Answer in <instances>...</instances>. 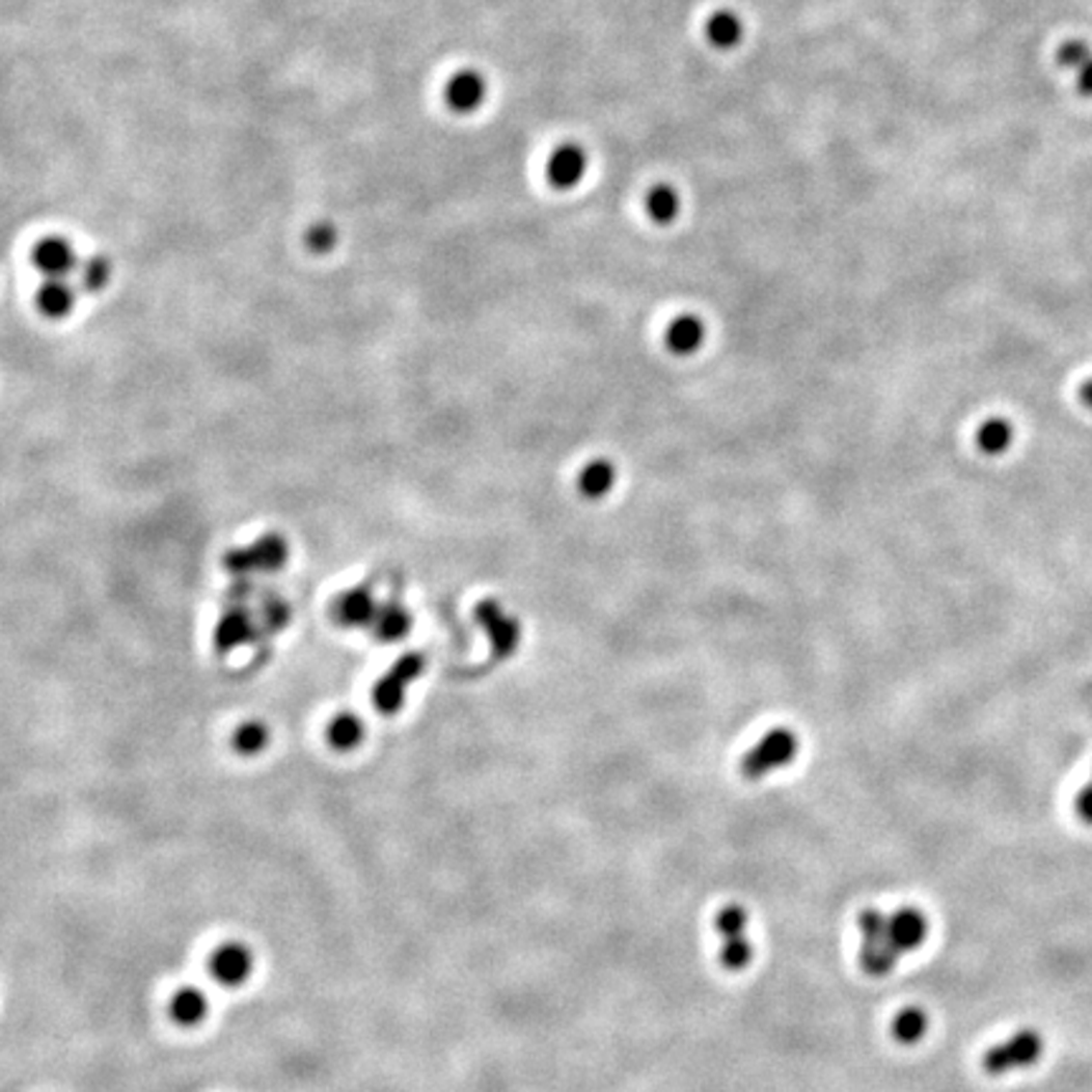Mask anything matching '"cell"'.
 I'll list each match as a JSON object with an SVG mask.
<instances>
[{
  "mask_svg": "<svg viewBox=\"0 0 1092 1092\" xmlns=\"http://www.w3.org/2000/svg\"><path fill=\"white\" fill-rule=\"evenodd\" d=\"M857 923L859 936H863V946H859V966H863V972L870 976L893 974L900 954L893 949L891 938H888V916L880 913L878 908H865Z\"/></svg>",
  "mask_w": 1092,
  "mask_h": 1092,
  "instance_id": "1",
  "label": "cell"
},
{
  "mask_svg": "<svg viewBox=\"0 0 1092 1092\" xmlns=\"http://www.w3.org/2000/svg\"><path fill=\"white\" fill-rule=\"evenodd\" d=\"M799 741L792 731L787 729H774L761 739L746 757L741 759V774L746 780H761V776L771 774L780 766L792 764L797 759Z\"/></svg>",
  "mask_w": 1092,
  "mask_h": 1092,
  "instance_id": "2",
  "label": "cell"
},
{
  "mask_svg": "<svg viewBox=\"0 0 1092 1092\" xmlns=\"http://www.w3.org/2000/svg\"><path fill=\"white\" fill-rule=\"evenodd\" d=\"M289 559V544L278 534H266L246 549H230L223 565L236 577H251L255 572H278Z\"/></svg>",
  "mask_w": 1092,
  "mask_h": 1092,
  "instance_id": "3",
  "label": "cell"
},
{
  "mask_svg": "<svg viewBox=\"0 0 1092 1092\" xmlns=\"http://www.w3.org/2000/svg\"><path fill=\"white\" fill-rule=\"evenodd\" d=\"M1044 1053V1039L1037 1030H1019L1014 1037H1009L1007 1042L989 1047L984 1053V1070L989 1074H1007L1019 1067L1037 1065L1039 1057Z\"/></svg>",
  "mask_w": 1092,
  "mask_h": 1092,
  "instance_id": "4",
  "label": "cell"
},
{
  "mask_svg": "<svg viewBox=\"0 0 1092 1092\" xmlns=\"http://www.w3.org/2000/svg\"><path fill=\"white\" fill-rule=\"evenodd\" d=\"M748 913L741 905H724L716 916V931L721 936V963L729 972H741L752 963L754 946L746 933Z\"/></svg>",
  "mask_w": 1092,
  "mask_h": 1092,
  "instance_id": "5",
  "label": "cell"
},
{
  "mask_svg": "<svg viewBox=\"0 0 1092 1092\" xmlns=\"http://www.w3.org/2000/svg\"><path fill=\"white\" fill-rule=\"evenodd\" d=\"M422 671H426V660H422V655H417V653L403 655V658H400L398 663L390 667V673H385V676H382L375 685V693H372V699H375L377 711L385 713V716H394V713L403 708L408 685L415 681Z\"/></svg>",
  "mask_w": 1092,
  "mask_h": 1092,
  "instance_id": "6",
  "label": "cell"
},
{
  "mask_svg": "<svg viewBox=\"0 0 1092 1092\" xmlns=\"http://www.w3.org/2000/svg\"><path fill=\"white\" fill-rule=\"evenodd\" d=\"M475 620H479V625L486 630L493 653H496L498 658H509L521 640L519 623H516L514 618H509L493 600L479 602V607H475Z\"/></svg>",
  "mask_w": 1092,
  "mask_h": 1092,
  "instance_id": "7",
  "label": "cell"
},
{
  "mask_svg": "<svg viewBox=\"0 0 1092 1092\" xmlns=\"http://www.w3.org/2000/svg\"><path fill=\"white\" fill-rule=\"evenodd\" d=\"M33 266L44 273L46 278H66L79 269L81 261L77 258L72 243L61 236H46L40 238L31 253Z\"/></svg>",
  "mask_w": 1092,
  "mask_h": 1092,
  "instance_id": "8",
  "label": "cell"
},
{
  "mask_svg": "<svg viewBox=\"0 0 1092 1092\" xmlns=\"http://www.w3.org/2000/svg\"><path fill=\"white\" fill-rule=\"evenodd\" d=\"M443 97L451 112L470 114L484 107L488 97V81L475 69H463V72L453 74L448 79Z\"/></svg>",
  "mask_w": 1092,
  "mask_h": 1092,
  "instance_id": "9",
  "label": "cell"
},
{
  "mask_svg": "<svg viewBox=\"0 0 1092 1092\" xmlns=\"http://www.w3.org/2000/svg\"><path fill=\"white\" fill-rule=\"evenodd\" d=\"M586 167H590V160L579 144H562L546 162V178L556 190H572L582 183Z\"/></svg>",
  "mask_w": 1092,
  "mask_h": 1092,
  "instance_id": "10",
  "label": "cell"
},
{
  "mask_svg": "<svg viewBox=\"0 0 1092 1092\" xmlns=\"http://www.w3.org/2000/svg\"><path fill=\"white\" fill-rule=\"evenodd\" d=\"M888 938L900 956L916 951L928 938V918L918 908H898L888 916Z\"/></svg>",
  "mask_w": 1092,
  "mask_h": 1092,
  "instance_id": "11",
  "label": "cell"
},
{
  "mask_svg": "<svg viewBox=\"0 0 1092 1092\" xmlns=\"http://www.w3.org/2000/svg\"><path fill=\"white\" fill-rule=\"evenodd\" d=\"M253 972V954L243 944H225L211 958V974L218 984L241 986Z\"/></svg>",
  "mask_w": 1092,
  "mask_h": 1092,
  "instance_id": "12",
  "label": "cell"
},
{
  "mask_svg": "<svg viewBox=\"0 0 1092 1092\" xmlns=\"http://www.w3.org/2000/svg\"><path fill=\"white\" fill-rule=\"evenodd\" d=\"M255 630L258 627H255L251 615L246 612V607H230L218 620V627H215V650L218 653H230L238 645L255 640Z\"/></svg>",
  "mask_w": 1092,
  "mask_h": 1092,
  "instance_id": "13",
  "label": "cell"
},
{
  "mask_svg": "<svg viewBox=\"0 0 1092 1092\" xmlns=\"http://www.w3.org/2000/svg\"><path fill=\"white\" fill-rule=\"evenodd\" d=\"M377 609L380 607H377L375 595H372V590L367 584H362V586H357V590L347 592V595L339 597V602H336V607H334V615H336V620L347 627H367L375 623Z\"/></svg>",
  "mask_w": 1092,
  "mask_h": 1092,
  "instance_id": "14",
  "label": "cell"
},
{
  "mask_svg": "<svg viewBox=\"0 0 1092 1092\" xmlns=\"http://www.w3.org/2000/svg\"><path fill=\"white\" fill-rule=\"evenodd\" d=\"M703 339H706V327L693 313H683V317L673 319L665 332V347L678 357H688V354L699 352Z\"/></svg>",
  "mask_w": 1092,
  "mask_h": 1092,
  "instance_id": "15",
  "label": "cell"
},
{
  "mask_svg": "<svg viewBox=\"0 0 1092 1092\" xmlns=\"http://www.w3.org/2000/svg\"><path fill=\"white\" fill-rule=\"evenodd\" d=\"M74 301H77V292H74V286L66 278H49L36 294L38 311L49 319L69 317L74 309Z\"/></svg>",
  "mask_w": 1092,
  "mask_h": 1092,
  "instance_id": "16",
  "label": "cell"
},
{
  "mask_svg": "<svg viewBox=\"0 0 1092 1092\" xmlns=\"http://www.w3.org/2000/svg\"><path fill=\"white\" fill-rule=\"evenodd\" d=\"M706 38L713 49H736L743 38V23L734 10H716L706 21Z\"/></svg>",
  "mask_w": 1092,
  "mask_h": 1092,
  "instance_id": "17",
  "label": "cell"
},
{
  "mask_svg": "<svg viewBox=\"0 0 1092 1092\" xmlns=\"http://www.w3.org/2000/svg\"><path fill=\"white\" fill-rule=\"evenodd\" d=\"M170 1014L178 1025L197 1027L208 1016V997L195 986H185L172 997Z\"/></svg>",
  "mask_w": 1092,
  "mask_h": 1092,
  "instance_id": "18",
  "label": "cell"
},
{
  "mask_svg": "<svg viewBox=\"0 0 1092 1092\" xmlns=\"http://www.w3.org/2000/svg\"><path fill=\"white\" fill-rule=\"evenodd\" d=\"M410 623L412 620H410L408 609H405L403 605H398V602H387V605H382L380 609H377L372 630H375V635L380 637V640L394 643V640H400V637L408 635Z\"/></svg>",
  "mask_w": 1092,
  "mask_h": 1092,
  "instance_id": "19",
  "label": "cell"
},
{
  "mask_svg": "<svg viewBox=\"0 0 1092 1092\" xmlns=\"http://www.w3.org/2000/svg\"><path fill=\"white\" fill-rule=\"evenodd\" d=\"M577 486H579V493H582L584 498L607 496L615 486V466L609 461H605V458L590 461L582 468V473H579Z\"/></svg>",
  "mask_w": 1092,
  "mask_h": 1092,
  "instance_id": "20",
  "label": "cell"
},
{
  "mask_svg": "<svg viewBox=\"0 0 1092 1092\" xmlns=\"http://www.w3.org/2000/svg\"><path fill=\"white\" fill-rule=\"evenodd\" d=\"M645 211L658 225H671L676 220V215L681 213V197L671 185H655L648 195H645Z\"/></svg>",
  "mask_w": 1092,
  "mask_h": 1092,
  "instance_id": "21",
  "label": "cell"
},
{
  "mask_svg": "<svg viewBox=\"0 0 1092 1092\" xmlns=\"http://www.w3.org/2000/svg\"><path fill=\"white\" fill-rule=\"evenodd\" d=\"M327 739L336 752H352V748H357L364 739V724L359 721L354 713H339V716L329 724Z\"/></svg>",
  "mask_w": 1092,
  "mask_h": 1092,
  "instance_id": "22",
  "label": "cell"
},
{
  "mask_svg": "<svg viewBox=\"0 0 1092 1092\" xmlns=\"http://www.w3.org/2000/svg\"><path fill=\"white\" fill-rule=\"evenodd\" d=\"M893 1037L900 1044H916L926 1037L928 1032V1014L921 1007H905L903 1012L893 1019Z\"/></svg>",
  "mask_w": 1092,
  "mask_h": 1092,
  "instance_id": "23",
  "label": "cell"
},
{
  "mask_svg": "<svg viewBox=\"0 0 1092 1092\" xmlns=\"http://www.w3.org/2000/svg\"><path fill=\"white\" fill-rule=\"evenodd\" d=\"M79 283L84 292H102L104 286L112 278V264H109L107 255H91V258L81 261L79 266Z\"/></svg>",
  "mask_w": 1092,
  "mask_h": 1092,
  "instance_id": "24",
  "label": "cell"
},
{
  "mask_svg": "<svg viewBox=\"0 0 1092 1092\" xmlns=\"http://www.w3.org/2000/svg\"><path fill=\"white\" fill-rule=\"evenodd\" d=\"M266 743H269V729L261 721L241 724L234 734V748L243 757H255L264 752Z\"/></svg>",
  "mask_w": 1092,
  "mask_h": 1092,
  "instance_id": "25",
  "label": "cell"
},
{
  "mask_svg": "<svg viewBox=\"0 0 1092 1092\" xmlns=\"http://www.w3.org/2000/svg\"><path fill=\"white\" fill-rule=\"evenodd\" d=\"M1012 426L1007 420H989L979 430V445L984 453H1002L1012 443Z\"/></svg>",
  "mask_w": 1092,
  "mask_h": 1092,
  "instance_id": "26",
  "label": "cell"
},
{
  "mask_svg": "<svg viewBox=\"0 0 1092 1092\" xmlns=\"http://www.w3.org/2000/svg\"><path fill=\"white\" fill-rule=\"evenodd\" d=\"M289 615L292 612H289V605L281 600V597L266 595L264 600H261V620H264L266 630L276 632V630H281V627H286Z\"/></svg>",
  "mask_w": 1092,
  "mask_h": 1092,
  "instance_id": "27",
  "label": "cell"
},
{
  "mask_svg": "<svg viewBox=\"0 0 1092 1092\" xmlns=\"http://www.w3.org/2000/svg\"><path fill=\"white\" fill-rule=\"evenodd\" d=\"M1062 61H1065L1067 66L1083 69V72H1080V84H1083L1088 91H1092V59H1090V51L1085 49V46H1080V44H1070L1065 49V54H1062Z\"/></svg>",
  "mask_w": 1092,
  "mask_h": 1092,
  "instance_id": "28",
  "label": "cell"
},
{
  "mask_svg": "<svg viewBox=\"0 0 1092 1092\" xmlns=\"http://www.w3.org/2000/svg\"><path fill=\"white\" fill-rule=\"evenodd\" d=\"M336 246V228L332 223H313L309 230H306V248H309L311 253H329L332 248Z\"/></svg>",
  "mask_w": 1092,
  "mask_h": 1092,
  "instance_id": "29",
  "label": "cell"
},
{
  "mask_svg": "<svg viewBox=\"0 0 1092 1092\" xmlns=\"http://www.w3.org/2000/svg\"><path fill=\"white\" fill-rule=\"evenodd\" d=\"M1077 812L1085 822L1092 824V787L1085 789V792L1077 797Z\"/></svg>",
  "mask_w": 1092,
  "mask_h": 1092,
  "instance_id": "30",
  "label": "cell"
},
{
  "mask_svg": "<svg viewBox=\"0 0 1092 1092\" xmlns=\"http://www.w3.org/2000/svg\"><path fill=\"white\" fill-rule=\"evenodd\" d=\"M1083 398H1085V403H1088L1090 408H1092V382H1088V385L1083 387Z\"/></svg>",
  "mask_w": 1092,
  "mask_h": 1092,
  "instance_id": "31",
  "label": "cell"
}]
</instances>
